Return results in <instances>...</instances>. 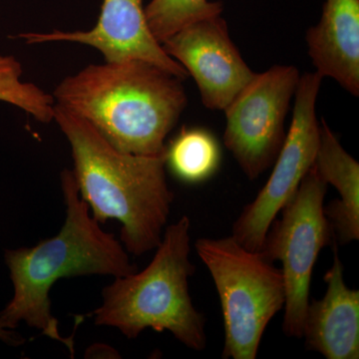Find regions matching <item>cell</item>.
Here are the masks:
<instances>
[{"instance_id": "6", "label": "cell", "mask_w": 359, "mask_h": 359, "mask_svg": "<svg viewBox=\"0 0 359 359\" xmlns=\"http://www.w3.org/2000/svg\"><path fill=\"white\" fill-rule=\"evenodd\" d=\"M327 186L311 167L283 208L282 218L269 226L259 250L271 263L282 264L285 287L283 330L290 337L302 339L314 264L321 249L332 245L334 238L325 214Z\"/></svg>"}, {"instance_id": "3", "label": "cell", "mask_w": 359, "mask_h": 359, "mask_svg": "<svg viewBox=\"0 0 359 359\" xmlns=\"http://www.w3.org/2000/svg\"><path fill=\"white\" fill-rule=\"evenodd\" d=\"M66 218L57 235L32 248L6 250L14 294L0 313L4 327L14 330L21 321L42 334L62 342L74 353L72 339L59 334L58 321L52 316L49 294L63 278L80 276H126L136 273L128 252L90 216L89 205L81 199L72 171L61 173Z\"/></svg>"}, {"instance_id": "16", "label": "cell", "mask_w": 359, "mask_h": 359, "mask_svg": "<svg viewBox=\"0 0 359 359\" xmlns=\"http://www.w3.org/2000/svg\"><path fill=\"white\" fill-rule=\"evenodd\" d=\"M222 13V2L209 0H152L145 8L149 28L161 44L185 26Z\"/></svg>"}, {"instance_id": "9", "label": "cell", "mask_w": 359, "mask_h": 359, "mask_svg": "<svg viewBox=\"0 0 359 359\" xmlns=\"http://www.w3.org/2000/svg\"><path fill=\"white\" fill-rule=\"evenodd\" d=\"M162 46L194 78L208 109H226L256 75L233 44L221 14L185 26Z\"/></svg>"}, {"instance_id": "5", "label": "cell", "mask_w": 359, "mask_h": 359, "mask_svg": "<svg viewBox=\"0 0 359 359\" xmlns=\"http://www.w3.org/2000/svg\"><path fill=\"white\" fill-rule=\"evenodd\" d=\"M196 250L209 269L223 311V358L255 359L271 320L285 304L280 269L231 237L202 238Z\"/></svg>"}, {"instance_id": "2", "label": "cell", "mask_w": 359, "mask_h": 359, "mask_svg": "<svg viewBox=\"0 0 359 359\" xmlns=\"http://www.w3.org/2000/svg\"><path fill=\"white\" fill-rule=\"evenodd\" d=\"M184 80L147 61L90 65L53 92L57 105L129 154L165 153V140L187 107Z\"/></svg>"}, {"instance_id": "10", "label": "cell", "mask_w": 359, "mask_h": 359, "mask_svg": "<svg viewBox=\"0 0 359 359\" xmlns=\"http://www.w3.org/2000/svg\"><path fill=\"white\" fill-rule=\"evenodd\" d=\"M16 39L27 44L72 42L93 47L105 62L137 60L159 66L180 79L189 76L181 65L170 57L155 39L146 20L143 0H103L95 26L88 32L21 33Z\"/></svg>"}, {"instance_id": "17", "label": "cell", "mask_w": 359, "mask_h": 359, "mask_svg": "<svg viewBox=\"0 0 359 359\" xmlns=\"http://www.w3.org/2000/svg\"><path fill=\"white\" fill-rule=\"evenodd\" d=\"M13 330L4 327L1 320H0V340L13 346H18L20 344H25V339L21 335L13 332Z\"/></svg>"}, {"instance_id": "13", "label": "cell", "mask_w": 359, "mask_h": 359, "mask_svg": "<svg viewBox=\"0 0 359 359\" xmlns=\"http://www.w3.org/2000/svg\"><path fill=\"white\" fill-rule=\"evenodd\" d=\"M313 167L340 199L325 207L337 245L359 238V164L344 150L325 120L320 124V144Z\"/></svg>"}, {"instance_id": "14", "label": "cell", "mask_w": 359, "mask_h": 359, "mask_svg": "<svg viewBox=\"0 0 359 359\" xmlns=\"http://www.w3.org/2000/svg\"><path fill=\"white\" fill-rule=\"evenodd\" d=\"M165 159L166 167L179 181L195 185L218 172L221 146L209 130L184 127L166 146Z\"/></svg>"}, {"instance_id": "7", "label": "cell", "mask_w": 359, "mask_h": 359, "mask_svg": "<svg viewBox=\"0 0 359 359\" xmlns=\"http://www.w3.org/2000/svg\"><path fill=\"white\" fill-rule=\"evenodd\" d=\"M323 78L316 71L301 75L294 94L292 124L273 164V172L233 224L231 236L245 249L261 250L269 226L313 166L320 144L316 105Z\"/></svg>"}, {"instance_id": "11", "label": "cell", "mask_w": 359, "mask_h": 359, "mask_svg": "<svg viewBox=\"0 0 359 359\" xmlns=\"http://www.w3.org/2000/svg\"><path fill=\"white\" fill-rule=\"evenodd\" d=\"M334 263L325 276L323 299L309 302L302 337L306 347L327 359L359 358V292L347 287L339 245L332 243Z\"/></svg>"}, {"instance_id": "8", "label": "cell", "mask_w": 359, "mask_h": 359, "mask_svg": "<svg viewBox=\"0 0 359 359\" xmlns=\"http://www.w3.org/2000/svg\"><path fill=\"white\" fill-rule=\"evenodd\" d=\"M301 74L276 65L255 75L224 109V144L254 181L275 163L285 139V123Z\"/></svg>"}, {"instance_id": "4", "label": "cell", "mask_w": 359, "mask_h": 359, "mask_svg": "<svg viewBox=\"0 0 359 359\" xmlns=\"http://www.w3.org/2000/svg\"><path fill=\"white\" fill-rule=\"evenodd\" d=\"M191 221L182 217L163 233L151 263L143 271L115 278L104 289L103 302L93 314L97 325L117 328L129 339L146 330L171 332L193 351L207 346L205 316L194 306L189 280Z\"/></svg>"}, {"instance_id": "1", "label": "cell", "mask_w": 359, "mask_h": 359, "mask_svg": "<svg viewBox=\"0 0 359 359\" xmlns=\"http://www.w3.org/2000/svg\"><path fill=\"white\" fill-rule=\"evenodd\" d=\"M54 121L72 153V174L81 199L99 224L117 219L122 245L142 256L159 245L174 201L165 153L129 154L116 149L90 123L55 104Z\"/></svg>"}, {"instance_id": "15", "label": "cell", "mask_w": 359, "mask_h": 359, "mask_svg": "<svg viewBox=\"0 0 359 359\" xmlns=\"http://www.w3.org/2000/svg\"><path fill=\"white\" fill-rule=\"evenodd\" d=\"M22 73L18 59L0 54V101L20 108L43 124L53 122V95L32 82L23 81Z\"/></svg>"}, {"instance_id": "12", "label": "cell", "mask_w": 359, "mask_h": 359, "mask_svg": "<svg viewBox=\"0 0 359 359\" xmlns=\"http://www.w3.org/2000/svg\"><path fill=\"white\" fill-rule=\"evenodd\" d=\"M316 72L359 95V0H327L320 22L306 33Z\"/></svg>"}]
</instances>
